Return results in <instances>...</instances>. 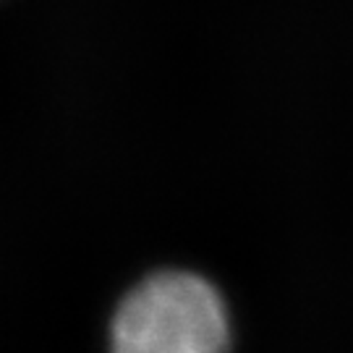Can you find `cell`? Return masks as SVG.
I'll list each match as a JSON object with an SVG mask.
<instances>
[{"label":"cell","mask_w":353,"mask_h":353,"mask_svg":"<svg viewBox=\"0 0 353 353\" xmlns=\"http://www.w3.org/2000/svg\"><path fill=\"white\" fill-rule=\"evenodd\" d=\"M230 319L210 280L163 270L137 283L110 322V353H225Z\"/></svg>","instance_id":"1"}]
</instances>
